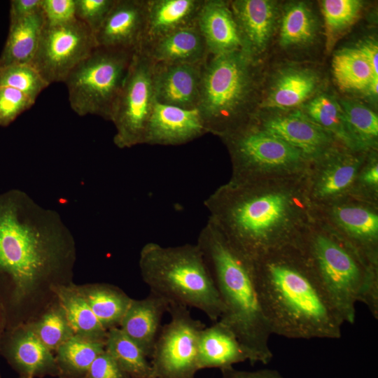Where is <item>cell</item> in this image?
Segmentation results:
<instances>
[{
	"label": "cell",
	"mask_w": 378,
	"mask_h": 378,
	"mask_svg": "<svg viewBox=\"0 0 378 378\" xmlns=\"http://www.w3.org/2000/svg\"><path fill=\"white\" fill-rule=\"evenodd\" d=\"M169 302L150 292L144 299H132L118 328L150 358Z\"/></svg>",
	"instance_id": "22"
},
{
	"label": "cell",
	"mask_w": 378,
	"mask_h": 378,
	"mask_svg": "<svg viewBox=\"0 0 378 378\" xmlns=\"http://www.w3.org/2000/svg\"><path fill=\"white\" fill-rule=\"evenodd\" d=\"M104 349L105 342L74 335L55 351L59 376L85 378L92 363Z\"/></svg>",
	"instance_id": "31"
},
{
	"label": "cell",
	"mask_w": 378,
	"mask_h": 378,
	"mask_svg": "<svg viewBox=\"0 0 378 378\" xmlns=\"http://www.w3.org/2000/svg\"><path fill=\"white\" fill-rule=\"evenodd\" d=\"M0 354L24 377L59 375L55 356L37 337L29 323L6 328Z\"/></svg>",
	"instance_id": "15"
},
{
	"label": "cell",
	"mask_w": 378,
	"mask_h": 378,
	"mask_svg": "<svg viewBox=\"0 0 378 378\" xmlns=\"http://www.w3.org/2000/svg\"><path fill=\"white\" fill-rule=\"evenodd\" d=\"M330 206L332 220L340 228L334 232L377 270V214L368 206L342 201Z\"/></svg>",
	"instance_id": "16"
},
{
	"label": "cell",
	"mask_w": 378,
	"mask_h": 378,
	"mask_svg": "<svg viewBox=\"0 0 378 378\" xmlns=\"http://www.w3.org/2000/svg\"><path fill=\"white\" fill-rule=\"evenodd\" d=\"M36 101L23 92L0 87V126L7 127L20 114L29 109Z\"/></svg>",
	"instance_id": "40"
},
{
	"label": "cell",
	"mask_w": 378,
	"mask_h": 378,
	"mask_svg": "<svg viewBox=\"0 0 378 378\" xmlns=\"http://www.w3.org/2000/svg\"><path fill=\"white\" fill-rule=\"evenodd\" d=\"M208 220L251 263L300 245L314 227L316 210L307 174L230 180L204 202Z\"/></svg>",
	"instance_id": "1"
},
{
	"label": "cell",
	"mask_w": 378,
	"mask_h": 378,
	"mask_svg": "<svg viewBox=\"0 0 378 378\" xmlns=\"http://www.w3.org/2000/svg\"><path fill=\"white\" fill-rule=\"evenodd\" d=\"M246 360L252 364L258 362L255 355L227 326L218 320L202 329L198 342L200 370L206 368L221 370Z\"/></svg>",
	"instance_id": "21"
},
{
	"label": "cell",
	"mask_w": 378,
	"mask_h": 378,
	"mask_svg": "<svg viewBox=\"0 0 378 378\" xmlns=\"http://www.w3.org/2000/svg\"><path fill=\"white\" fill-rule=\"evenodd\" d=\"M265 131L300 150L311 162L336 147V139L301 110L251 119Z\"/></svg>",
	"instance_id": "14"
},
{
	"label": "cell",
	"mask_w": 378,
	"mask_h": 378,
	"mask_svg": "<svg viewBox=\"0 0 378 378\" xmlns=\"http://www.w3.org/2000/svg\"><path fill=\"white\" fill-rule=\"evenodd\" d=\"M301 107V111L307 117L330 133L342 146L354 151H361L349 131L339 100L333 95L318 93Z\"/></svg>",
	"instance_id": "29"
},
{
	"label": "cell",
	"mask_w": 378,
	"mask_h": 378,
	"mask_svg": "<svg viewBox=\"0 0 378 378\" xmlns=\"http://www.w3.org/2000/svg\"><path fill=\"white\" fill-rule=\"evenodd\" d=\"M41 10L46 24L65 23L76 18L75 0H41Z\"/></svg>",
	"instance_id": "41"
},
{
	"label": "cell",
	"mask_w": 378,
	"mask_h": 378,
	"mask_svg": "<svg viewBox=\"0 0 378 378\" xmlns=\"http://www.w3.org/2000/svg\"><path fill=\"white\" fill-rule=\"evenodd\" d=\"M302 248L332 307L353 324L356 304H365L378 318V272L334 232L312 229Z\"/></svg>",
	"instance_id": "6"
},
{
	"label": "cell",
	"mask_w": 378,
	"mask_h": 378,
	"mask_svg": "<svg viewBox=\"0 0 378 378\" xmlns=\"http://www.w3.org/2000/svg\"><path fill=\"white\" fill-rule=\"evenodd\" d=\"M279 27V43L284 48L305 47L316 38V16L304 2H292L284 9Z\"/></svg>",
	"instance_id": "32"
},
{
	"label": "cell",
	"mask_w": 378,
	"mask_h": 378,
	"mask_svg": "<svg viewBox=\"0 0 378 378\" xmlns=\"http://www.w3.org/2000/svg\"><path fill=\"white\" fill-rule=\"evenodd\" d=\"M378 188V164L377 160L373 157L370 159V161H368L364 164L362 167L354 190H356L358 188L364 190V188L369 190L373 192L374 195H377Z\"/></svg>",
	"instance_id": "43"
},
{
	"label": "cell",
	"mask_w": 378,
	"mask_h": 378,
	"mask_svg": "<svg viewBox=\"0 0 378 378\" xmlns=\"http://www.w3.org/2000/svg\"><path fill=\"white\" fill-rule=\"evenodd\" d=\"M147 0H115L95 34L97 46L136 52L144 38Z\"/></svg>",
	"instance_id": "18"
},
{
	"label": "cell",
	"mask_w": 378,
	"mask_h": 378,
	"mask_svg": "<svg viewBox=\"0 0 378 378\" xmlns=\"http://www.w3.org/2000/svg\"><path fill=\"white\" fill-rule=\"evenodd\" d=\"M332 71L337 85L346 91L365 92L372 80L378 78L367 59L357 48L337 51L332 57Z\"/></svg>",
	"instance_id": "33"
},
{
	"label": "cell",
	"mask_w": 378,
	"mask_h": 378,
	"mask_svg": "<svg viewBox=\"0 0 378 378\" xmlns=\"http://www.w3.org/2000/svg\"><path fill=\"white\" fill-rule=\"evenodd\" d=\"M6 328H7L6 314V311L4 306L0 302V347H1V340L4 334V332L6 330ZM0 378H2L1 373H0Z\"/></svg>",
	"instance_id": "47"
},
{
	"label": "cell",
	"mask_w": 378,
	"mask_h": 378,
	"mask_svg": "<svg viewBox=\"0 0 378 378\" xmlns=\"http://www.w3.org/2000/svg\"><path fill=\"white\" fill-rule=\"evenodd\" d=\"M204 63H154L156 102L183 108H197Z\"/></svg>",
	"instance_id": "20"
},
{
	"label": "cell",
	"mask_w": 378,
	"mask_h": 378,
	"mask_svg": "<svg viewBox=\"0 0 378 378\" xmlns=\"http://www.w3.org/2000/svg\"><path fill=\"white\" fill-rule=\"evenodd\" d=\"M45 24L41 10L27 18L10 22L7 38L0 55V68L30 64Z\"/></svg>",
	"instance_id": "27"
},
{
	"label": "cell",
	"mask_w": 378,
	"mask_h": 378,
	"mask_svg": "<svg viewBox=\"0 0 378 378\" xmlns=\"http://www.w3.org/2000/svg\"><path fill=\"white\" fill-rule=\"evenodd\" d=\"M49 288L57 297L76 335L106 341L108 330L89 307L79 286L62 282L52 284Z\"/></svg>",
	"instance_id": "28"
},
{
	"label": "cell",
	"mask_w": 378,
	"mask_h": 378,
	"mask_svg": "<svg viewBox=\"0 0 378 378\" xmlns=\"http://www.w3.org/2000/svg\"><path fill=\"white\" fill-rule=\"evenodd\" d=\"M207 133L197 108L187 109L156 102L143 144L178 146Z\"/></svg>",
	"instance_id": "19"
},
{
	"label": "cell",
	"mask_w": 378,
	"mask_h": 378,
	"mask_svg": "<svg viewBox=\"0 0 378 378\" xmlns=\"http://www.w3.org/2000/svg\"><path fill=\"white\" fill-rule=\"evenodd\" d=\"M104 349L130 378L153 377L148 357L120 328L108 330Z\"/></svg>",
	"instance_id": "34"
},
{
	"label": "cell",
	"mask_w": 378,
	"mask_h": 378,
	"mask_svg": "<svg viewBox=\"0 0 378 378\" xmlns=\"http://www.w3.org/2000/svg\"><path fill=\"white\" fill-rule=\"evenodd\" d=\"M22 378H33L32 377H23Z\"/></svg>",
	"instance_id": "48"
},
{
	"label": "cell",
	"mask_w": 378,
	"mask_h": 378,
	"mask_svg": "<svg viewBox=\"0 0 378 378\" xmlns=\"http://www.w3.org/2000/svg\"><path fill=\"white\" fill-rule=\"evenodd\" d=\"M85 378H130L105 351L92 363Z\"/></svg>",
	"instance_id": "42"
},
{
	"label": "cell",
	"mask_w": 378,
	"mask_h": 378,
	"mask_svg": "<svg viewBox=\"0 0 378 378\" xmlns=\"http://www.w3.org/2000/svg\"><path fill=\"white\" fill-rule=\"evenodd\" d=\"M256 66L242 50L209 55L197 106L208 133L221 138L253 118L258 102Z\"/></svg>",
	"instance_id": "7"
},
{
	"label": "cell",
	"mask_w": 378,
	"mask_h": 378,
	"mask_svg": "<svg viewBox=\"0 0 378 378\" xmlns=\"http://www.w3.org/2000/svg\"><path fill=\"white\" fill-rule=\"evenodd\" d=\"M139 266L150 292L169 303L196 308L214 321L223 314L224 304L197 243L175 246L146 243Z\"/></svg>",
	"instance_id": "5"
},
{
	"label": "cell",
	"mask_w": 378,
	"mask_h": 378,
	"mask_svg": "<svg viewBox=\"0 0 378 378\" xmlns=\"http://www.w3.org/2000/svg\"><path fill=\"white\" fill-rule=\"evenodd\" d=\"M139 50L154 63L198 64L204 62L209 55L197 23L165 34Z\"/></svg>",
	"instance_id": "23"
},
{
	"label": "cell",
	"mask_w": 378,
	"mask_h": 378,
	"mask_svg": "<svg viewBox=\"0 0 378 378\" xmlns=\"http://www.w3.org/2000/svg\"><path fill=\"white\" fill-rule=\"evenodd\" d=\"M203 1L147 0L146 29L140 48L173 31L197 23Z\"/></svg>",
	"instance_id": "26"
},
{
	"label": "cell",
	"mask_w": 378,
	"mask_h": 378,
	"mask_svg": "<svg viewBox=\"0 0 378 378\" xmlns=\"http://www.w3.org/2000/svg\"><path fill=\"white\" fill-rule=\"evenodd\" d=\"M221 378H284L281 373L272 369H261L255 371L238 370L234 367L220 370Z\"/></svg>",
	"instance_id": "45"
},
{
	"label": "cell",
	"mask_w": 378,
	"mask_h": 378,
	"mask_svg": "<svg viewBox=\"0 0 378 378\" xmlns=\"http://www.w3.org/2000/svg\"><path fill=\"white\" fill-rule=\"evenodd\" d=\"M75 243L55 211L13 190L0 195V302L7 328L18 312L44 284L69 273Z\"/></svg>",
	"instance_id": "2"
},
{
	"label": "cell",
	"mask_w": 378,
	"mask_h": 378,
	"mask_svg": "<svg viewBox=\"0 0 378 378\" xmlns=\"http://www.w3.org/2000/svg\"><path fill=\"white\" fill-rule=\"evenodd\" d=\"M134 53L97 46L64 82L71 109L79 116L95 115L111 121Z\"/></svg>",
	"instance_id": "8"
},
{
	"label": "cell",
	"mask_w": 378,
	"mask_h": 378,
	"mask_svg": "<svg viewBox=\"0 0 378 378\" xmlns=\"http://www.w3.org/2000/svg\"><path fill=\"white\" fill-rule=\"evenodd\" d=\"M244 51L255 62L267 48L279 18L277 4L270 0L229 1Z\"/></svg>",
	"instance_id": "17"
},
{
	"label": "cell",
	"mask_w": 378,
	"mask_h": 378,
	"mask_svg": "<svg viewBox=\"0 0 378 378\" xmlns=\"http://www.w3.org/2000/svg\"><path fill=\"white\" fill-rule=\"evenodd\" d=\"M40 341L50 351L56 350L75 335L59 304L50 308L36 321L29 323Z\"/></svg>",
	"instance_id": "37"
},
{
	"label": "cell",
	"mask_w": 378,
	"mask_h": 378,
	"mask_svg": "<svg viewBox=\"0 0 378 378\" xmlns=\"http://www.w3.org/2000/svg\"><path fill=\"white\" fill-rule=\"evenodd\" d=\"M197 24L204 37L209 55L242 50V43L229 1L204 0Z\"/></svg>",
	"instance_id": "25"
},
{
	"label": "cell",
	"mask_w": 378,
	"mask_h": 378,
	"mask_svg": "<svg viewBox=\"0 0 378 378\" xmlns=\"http://www.w3.org/2000/svg\"><path fill=\"white\" fill-rule=\"evenodd\" d=\"M197 244L225 307L219 321L234 332L258 362L269 363L273 357L269 346L272 332L260 301L253 264L209 221Z\"/></svg>",
	"instance_id": "4"
},
{
	"label": "cell",
	"mask_w": 378,
	"mask_h": 378,
	"mask_svg": "<svg viewBox=\"0 0 378 378\" xmlns=\"http://www.w3.org/2000/svg\"><path fill=\"white\" fill-rule=\"evenodd\" d=\"M115 0H75V17L93 33H97Z\"/></svg>",
	"instance_id": "39"
},
{
	"label": "cell",
	"mask_w": 378,
	"mask_h": 378,
	"mask_svg": "<svg viewBox=\"0 0 378 378\" xmlns=\"http://www.w3.org/2000/svg\"><path fill=\"white\" fill-rule=\"evenodd\" d=\"M79 288L101 324L108 330L119 327L132 298L118 287L106 284L80 286Z\"/></svg>",
	"instance_id": "30"
},
{
	"label": "cell",
	"mask_w": 378,
	"mask_h": 378,
	"mask_svg": "<svg viewBox=\"0 0 378 378\" xmlns=\"http://www.w3.org/2000/svg\"><path fill=\"white\" fill-rule=\"evenodd\" d=\"M321 4L326 49L330 52L338 40L358 20L363 2L358 0H323Z\"/></svg>",
	"instance_id": "35"
},
{
	"label": "cell",
	"mask_w": 378,
	"mask_h": 378,
	"mask_svg": "<svg viewBox=\"0 0 378 378\" xmlns=\"http://www.w3.org/2000/svg\"><path fill=\"white\" fill-rule=\"evenodd\" d=\"M367 151L336 146L311 162L307 173L309 199L317 211L340 202L353 192L358 176L365 163Z\"/></svg>",
	"instance_id": "13"
},
{
	"label": "cell",
	"mask_w": 378,
	"mask_h": 378,
	"mask_svg": "<svg viewBox=\"0 0 378 378\" xmlns=\"http://www.w3.org/2000/svg\"><path fill=\"white\" fill-rule=\"evenodd\" d=\"M97 46L93 33L76 18L62 24H45L30 64L49 85L64 83L71 71Z\"/></svg>",
	"instance_id": "12"
},
{
	"label": "cell",
	"mask_w": 378,
	"mask_h": 378,
	"mask_svg": "<svg viewBox=\"0 0 378 378\" xmlns=\"http://www.w3.org/2000/svg\"><path fill=\"white\" fill-rule=\"evenodd\" d=\"M320 78L312 69L290 67L275 76L270 88L258 101L257 108L286 111L302 106L318 89Z\"/></svg>",
	"instance_id": "24"
},
{
	"label": "cell",
	"mask_w": 378,
	"mask_h": 378,
	"mask_svg": "<svg viewBox=\"0 0 378 378\" xmlns=\"http://www.w3.org/2000/svg\"><path fill=\"white\" fill-rule=\"evenodd\" d=\"M302 244L252 263L270 331L290 339H338L344 323L325 293Z\"/></svg>",
	"instance_id": "3"
},
{
	"label": "cell",
	"mask_w": 378,
	"mask_h": 378,
	"mask_svg": "<svg viewBox=\"0 0 378 378\" xmlns=\"http://www.w3.org/2000/svg\"><path fill=\"white\" fill-rule=\"evenodd\" d=\"M170 321L162 326L150 357L154 378H195L200 370L198 342L206 326L188 307L170 302Z\"/></svg>",
	"instance_id": "11"
},
{
	"label": "cell",
	"mask_w": 378,
	"mask_h": 378,
	"mask_svg": "<svg viewBox=\"0 0 378 378\" xmlns=\"http://www.w3.org/2000/svg\"><path fill=\"white\" fill-rule=\"evenodd\" d=\"M151 378H154V377H151Z\"/></svg>",
	"instance_id": "49"
},
{
	"label": "cell",
	"mask_w": 378,
	"mask_h": 378,
	"mask_svg": "<svg viewBox=\"0 0 378 378\" xmlns=\"http://www.w3.org/2000/svg\"><path fill=\"white\" fill-rule=\"evenodd\" d=\"M41 10V0H11L10 1V22L34 15Z\"/></svg>",
	"instance_id": "44"
},
{
	"label": "cell",
	"mask_w": 378,
	"mask_h": 378,
	"mask_svg": "<svg viewBox=\"0 0 378 378\" xmlns=\"http://www.w3.org/2000/svg\"><path fill=\"white\" fill-rule=\"evenodd\" d=\"M349 131L361 151L374 148L378 139L377 115L367 106L351 99H338Z\"/></svg>",
	"instance_id": "36"
},
{
	"label": "cell",
	"mask_w": 378,
	"mask_h": 378,
	"mask_svg": "<svg viewBox=\"0 0 378 378\" xmlns=\"http://www.w3.org/2000/svg\"><path fill=\"white\" fill-rule=\"evenodd\" d=\"M48 86L31 64H16L0 68V87L19 90L34 101Z\"/></svg>",
	"instance_id": "38"
},
{
	"label": "cell",
	"mask_w": 378,
	"mask_h": 378,
	"mask_svg": "<svg viewBox=\"0 0 378 378\" xmlns=\"http://www.w3.org/2000/svg\"><path fill=\"white\" fill-rule=\"evenodd\" d=\"M221 139L231 158L233 179L302 175L307 173L311 164L300 150L251 119Z\"/></svg>",
	"instance_id": "9"
},
{
	"label": "cell",
	"mask_w": 378,
	"mask_h": 378,
	"mask_svg": "<svg viewBox=\"0 0 378 378\" xmlns=\"http://www.w3.org/2000/svg\"><path fill=\"white\" fill-rule=\"evenodd\" d=\"M367 59L374 74L378 76V46L373 38L360 41L356 48Z\"/></svg>",
	"instance_id": "46"
},
{
	"label": "cell",
	"mask_w": 378,
	"mask_h": 378,
	"mask_svg": "<svg viewBox=\"0 0 378 378\" xmlns=\"http://www.w3.org/2000/svg\"><path fill=\"white\" fill-rule=\"evenodd\" d=\"M154 62L144 52H135L117 99L111 121L115 127L113 143L119 148L143 144L156 103Z\"/></svg>",
	"instance_id": "10"
}]
</instances>
